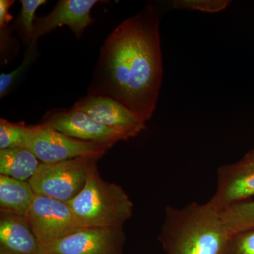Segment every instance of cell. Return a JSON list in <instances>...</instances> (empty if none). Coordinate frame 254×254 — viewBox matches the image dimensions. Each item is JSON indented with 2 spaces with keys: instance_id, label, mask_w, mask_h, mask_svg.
<instances>
[{
  "instance_id": "obj_20",
  "label": "cell",
  "mask_w": 254,
  "mask_h": 254,
  "mask_svg": "<svg viewBox=\"0 0 254 254\" xmlns=\"http://www.w3.org/2000/svg\"><path fill=\"white\" fill-rule=\"evenodd\" d=\"M27 53L22 64L12 72L1 73L0 75V96L1 98L7 94L8 91L14 83L15 80L20 76L21 73L26 71L28 66L31 64V62L36 56V46H29Z\"/></svg>"
},
{
  "instance_id": "obj_12",
  "label": "cell",
  "mask_w": 254,
  "mask_h": 254,
  "mask_svg": "<svg viewBox=\"0 0 254 254\" xmlns=\"http://www.w3.org/2000/svg\"><path fill=\"white\" fill-rule=\"evenodd\" d=\"M40 243L26 217L0 212V254H39Z\"/></svg>"
},
{
  "instance_id": "obj_16",
  "label": "cell",
  "mask_w": 254,
  "mask_h": 254,
  "mask_svg": "<svg viewBox=\"0 0 254 254\" xmlns=\"http://www.w3.org/2000/svg\"><path fill=\"white\" fill-rule=\"evenodd\" d=\"M21 14L16 20V27L21 38L30 46L33 36L35 22V13L41 5L46 4V0H21Z\"/></svg>"
},
{
  "instance_id": "obj_8",
  "label": "cell",
  "mask_w": 254,
  "mask_h": 254,
  "mask_svg": "<svg viewBox=\"0 0 254 254\" xmlns=\"http://www.w3.org/2000/svg\"><path fill=\"white\" fill-rule=\"evenodd\" d=\"M254 196V149L240 160L219 167L215 193L208 200L219 212Z\"/></svg>"
},
{
  "instance_id": "obj_2",
  "label": "cell",
  "mask_w": 254,
  "mask_h": 254,
  "mask_svg": "<svg viewBox=\"0 0 254 254\" xmlns=\"http://www.w3.org/2000/svg\"><path fill=\"white\" fill-rule=\"evenodd\" d=\"M230 235L209 202L165 208L159 234L165 254H222Z\"/></svg>"
},
{
  "instance_id": "obj_11",
  "label": "cell",
  "mask_w": 254,
  "mask_h": 254,
  "mask_svg": "<svg viewBox=\"0 0 254 254\" xmlns=\"http://www.w3.org/2000/svg\"><path fill=\"white\" fill-rule=\"evenodd\" d=\"M97 0H61L54 9L43 17L36 18L33 26L32 41L29 46H36L38 38L55 28L66 25L80 38L83 31L94 20L91 17L92 8Z\"/></svg>"
},
{
  "instance_id": "obj_7",
  "label": "cell",
  "mask_w": 254,
  "mask_h": 254,
  "mask_svg": "<svg viewBox=\"0 0 254 254\" xmlns=\"http://www.w3.org/2000/svg\"><path fill=\"white\" fill-rule=\"evenodd\" d=\"M25 217L40 245L60 240L83 228L78 225L67 203L36 193Z\"/></svg>"
},
{
  "instance_id": "obj_15",
  "label": "cell",
  "mask_w": 254,
  "mask_h": 254,
  "mask_svg": "<svg viewBox=\"0 0 254 254\" xmlns=\"http://www.w3.org/2000/svg\"><path fill=\"white\" fill-rule=\"evenodd\" d=\"M222 222L230 235L254 228V200H247L220 212Z\"/></svg>"
},
{
  "instance_id": "obj_1",
  "label": "cell",
  "mask_w": 254,
  "mask_h": 254,
  "mask_svg": "<svg viewBox=\"0 0 254 254\" xmlns=\"http://www.w3.org/2000/svg\"><path fill=\"white\" fill-rule=\"evenodd\" d=\"M95 95L118 100L146 123L158 103L163 79L159 16L152 5L125 20L100 50Z\"/></svg>"
},
{
  "instance_id": "obj_6",
  "label": "cell",
  "mask_w": 254,
  "mask_h": 254,
  "mask_svg": "<svg viewBox=\"0 0 254 254\" xmlns=\"http://www.w3.org/2000/svg\"><path fill=\"white\" fill-rule=\"evenodd\" d=\"M123 228L83 227L68 236L40 245L39 254H123Z\"/></svg>"
},
{
  "instance_id": "obj_10",
  "label": "cell",
  "mask_w": 254,
  "mask_h": 254,
  "mask_svg": "<svg viewBox=\"0 0 254 254\" xmlns=\"http://www.w3.org/2000/svg\"><path fill=\"white\" fill-rule=\"evenodd\" d=\"M105 126L136 137L145 128V122L118 100L103 95L89 94L73 105Z\"/></svg>"
},
{
  "instance_id": "obj_18",
  "label": "cell",
  "mask_w": 254,
  "mask_h": 254,
  "mask_svg": "<svg viewBox=\"0 0 254 254\" xmlns=\"http://www.w3.org/2000/svg\"><path fill=\"white\" fill-rule=\"evenodd\" d=\"M222 254H254V228L230 235Z\"/></svg>"
},
{
  "instance_id": "obj_19",
  "label": "cell",
  "mask_w": 254,
  "mask_h": 254,
  "mask_svg": "<svg viewBox=\"0 0 254 254\" xmlns=\"http://www.w3.org/2000/svg\"><path fill=\"white\" fill-rule=\"evenodd\" d=\"M230 4L228 0H177L174 1L175 9L198 10L204 12H218Z\"/></svg>"
},
{
  "instance_id": "obj_14",
  "label": "cell",
  "mask_w": 254,
  "mask_h": 254,
  "mask_svg": "<svg viewBox=\"0 0 254 254\" xmlns=\"http://www.w3.org/2000/svg\"><path fill=\"white\" fill-rule=\"evenodd\" d=\"M41 163L34 153L24 147L0 150V175L28 182Z\"/></svg>"
},
{
  "instance_id": "obj_9",
  "label": "cell",
  "mask_w": 254,
  "mask_h": 254,
  "mask_svg": "<svg viewBox=\"0 0 254 254\" xmlns=\"http://www.w3.org/2000/svg\"><path fill=\"white\" fill-rule=\"evenodd\" d=\"M66 136L84 141L96 142L110 148L118 141L129 139L123 132L95 121L89 115L75 109L53 110L42 120Z\"/></svg>"
},
{
  "instance_id": "obj_4",
  "label": "cell",
  "mask_w": 254,
  "mask_h": 254,
  "mask_svg": "<svg viewBox=\"0 0 254 254\" xmlns=\"http://www.w3.org/2000/svg\"><path fill=\"white\" fill-rule=\"evenodd\" d=\"M101 157H78L55 163H41L28 181L36 194L67 202L85 186L88 174Z\"/></svg>"
},
{
  "instance_id": "obj_21",
  "label": "cell",
  "mask_w": 254,
  "mask_h": 254,
  "mask_svg": "<svg viewBox=\"0 0 254 254\" xmlns=\"http://www.w3.org/2000/svg\"><path fill=\"white\" fill-rule=\"evenodd\" d=\"M13 0H1L0 1V31H1V48H4L5 44L9 42V23L13 19L9 13Z\"/></svg>"
},
{
  "instance_id": "obj_3",
  "label": "cell",
  "mask_w": 254,
  "mask_h": 254,
  "mask_svg": "<svg viewBox=\"0 0 254 254\" xmlns=\"http://www.w3.org/2000/svg\"><path fill=\"white\" fill-rule=\"evenodd\" d=\"M67 204L82 227L123 228L133 211V202L123 187L103 180L97 165L83 190Z\"/></svg>"
},
{
  "instance_id": "obj_13",
  "label": "cell",
  "mask_w": 254,
  "mask_h": 254,
  "mask_svg": "<svg viewBox=\"0 0 254 254\" xmlns=\"http://www.w3.org/2000/svg\"><path fill=\"white\" fill-rule=\"evenodd\" d=\"M35 194L29 182L0 175V212L25 217Z\"/></svg>"
},
{
  "instance_id": "obj_17",
  "label": "cell",
  "mask_w": 254,
  "mask_h": 254,
  "mask_svg": "<svg viewBox=\"0 0 254 254\" xmlns=\"http://www.w3.org/2000/svg\"><path fill=\"white\" fill-rule=\"evenodd\" d=\"M26 124L14 123L0 119V150L23 147V133Z\"/></svg>"
},
{
  "instance_id": "obj_5",
  "label": "cell",
  "mask_w": 254,
  "mask_h": 254,
  "mask_svg": "<svg viewBox=\"0 0 254 254\" xmlns=\"http://www.w3.org/2000/svg\"><path fill=\"white\" fill-rule=\"evenodd\" d=\"M23 147L42 163H55L78 157H103L110 148L96 142L84 141L64 134L46 124L26 125Z\"/></svg>"
}]
</instances>
